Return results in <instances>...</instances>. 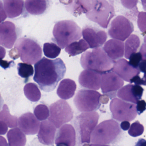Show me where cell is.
<instances>
[{"label":"cell","mask_w":146,"mask_h":146,"mask_svg":"<svg viewBox=\"0 0 146 146\" xmlns=\"http://www.w3.org/2000/svg\"><path fill=\"white\" fill-rule=\"evenodd\" d=\"M130 127V123L129 121H123L120 124V128L124 131L128 130Z\"/></svg>","instance_id":"cell-46"},{"label":"cell","mask_w":146,"mask_h":146,"mask_svg":"<svg viewBox=\"0 0 146 146\" xmlns=\"http://www.w3.org/2000/svg\"><path fill=\"white\" fill-rule=\"evenodd\" d=\"M17 69L19 75L22 78L28 79L34 74V67L28 63H19Z\"/></svg>","instance_id":"cell-32"},{"label":"cell","mask_w":146,"mask_h":146,"mask_svg":"<svg viewBox=\"0 0 146 146\" xmlns=\"http://www.w3.org/2000/svg\"><path fill=\"white\" fill-rule=\"evenodd\" d=\"M9 54L10 57L14 60L20 57V54L18 51L15 48H13L9 52Z\"/></svg>","instance_id":"cell-43"},{"label":"cell","mask_w":146,"mask_h":146,"mask_svg":"<svg viewBox=\"0 0 146 146\" xmlns=\"http://www.w3.org/2000/svg\"><path fill=\"white\" fill-rule=\"evenodd\" d=\"M142 5L144 11H146V0H141Z\"/></svg>","instance_id":"cell-50"},{"label":"cell","mask_w":146,"mask_h":146,"mask_svg":"<svg viewBox=\"0 0 146 146\" xmlns=\"http://www.w3.org/2000/svg\"><path fill=\"white\" fill-rule=\"evenodd\" d=\"M89 20L107 29L111 19L114 17L113 6L108 0H96L92 9L86 13Z\"/></svg>","instance_id":"cell-6"},{"label":"cell","mask_w":146,"mask_h":146,"mask_svg":"<svg viewBox=\"0 0 146 146\" xmlns=\"http://www.w3.org/2000/svg\"><path fill=\"white\" fill-rule=\"evenodd\" d=\"M0 119L4 121L10 128H15L18 125V118L10 113L7 105H4L0 113Z\"/></svg>","instance_id":"cell-30"},{"label":"cell","mask_w":146,"mask_h":146,"mask_svg":"<svg viewBox=\"0 0 146 146\" xmlns=\"http://www.w3.org/2000/svg\"><path fill=\"white\" fill-rule=\"evenodd\" d=\"M49 109L50 116L48 120L52 122L57 129L73 119V110L65 100H59L51 104Z\"/></svg>","instance_id":"cell-9"},{"label":"cell","mask_w":146,"mask_h":146,"mask_svg":"<svg viewBox=\"0 0 146 146\" xmlns=\"http://www.w3.org/2000/svg\"><path fill=\"white\" fill-rule=\"evenodd\" d=\"M76 135V131L72 125L69 124L63 125L57 131L55 144L58 146H75Z\"/></svg>","instance_id":"cell-16"},{"label":"cell","mask_w":146,"mask_h":146,"mask_svg":"<svg viewBox=\"0 0 146 146\" xmlns=\"http://www.w3.org/2000/svg\"><path fill=\"white\" fill-rule=\"evenodd\" d=\"M122 132L117 121L112 119L103 121L96 127L92 132L91 145H109L114 143Z\"/></svg>","instance_id":"cell-3"},{"label":"cell","mask_w":146,"mask_h":146,"mask_svg":"<svg viewBox=\"0 0 146 146\" xmlns=\"http://www.w3.org/2000/svg\"><path fill=\"white\" fill-rule=\"evenodd\" d=\"M144 43L142 45L140 49V52L142 56V59L146 60V35L143 39Z\"/></svg>","instance_id":"cell-41"},{"label":"cell","mask_w":146,"mask_h":146,"mask_svg":"<svg viewBox=\"0 0 146 146\" xmlns=\"http://www.w3.org/2000/svg\"><path fill=\"white\" fill-rule=\"evenodd\" d=\"M89 48L88 42L85 40L81 39L78 42H74L68 45L65 50L70 56H75L85 52Z\"/></svg>","instance_id":"cell-28"},{"label":"cell","mask_w":146,"mask_h":146,"mask_svg":"<svg viewBox=\"0 0 146 146\" xmlns=\"http://www.w3.org/2000/svg\"><path fill=\"white\" fill-rule=\"evenodd\" d=\"M6 140L5 138H4V137H2V136H1V145H0V146H8V144H7V142H5L6 141Z\"/></svg>","instance_id":"cell-49"},{"label":"cell","mask_w":146,"mask_h":146,"mask_svg":"<svg viewBox=\"0 0 146 146\" xmlns=\"http://www.w3.org/2000/svg\"><path fill=\"white\" fill-rule=\"evenodd\" d=\"M143 91L140 85L129 84L118 90L117 96L123 100L135 104L141 99Z\"/></svg>","instance_id":"cell-19"},{"label":"cell","mask_w":146,"mask_h":146,"mask_svg":"<svg viewBox=\"0 0 146 146\" xmlns=\"http://www.w3.org/2000/svg\"><path fill=\"white\" fill-rule=\"evenodd\" d=\"M4 7L8 18H15L23 13L24 2L23 0H4Z\"/></svg>","instance_id":"cell-23"},{"label":"cell","mask_w":146,"mask_h":146,"mask_svg":"<svg viewBox=\"0 0 146 146\" xmlns=\"http://www.w3.org/2000/svg\"><path fill=\"white\" fill-rule=\"evenodd\" d=\"M34 114L40 121L46 120L50 116V111L48 107L44 104L37 105L34 111Z\"/></svg>","instance_id":"cell-33"},{"label":"cell","mask_w":146,"mask_h":146,"mask_svg":"<svg viewBox=\"0 0 146 146\" xmlns=\"http://www.w3.org/2000/svg\"><path fill=\"white\" fill-rule=\"evenodd\" d=\"M138 68L140 70V72L146 73V60H142L139 63Z\"/></svg>","instance_id":"cell-44"},{"label":"cell","mask_w":146,"mask_h":146,"mask_svg":"<svg viewBox=\"0 0 146 146\" xmlns=\"http://www.w3.org/2000/svg\"><path fill=\"white\" fill-rule=\"evenodd\" d=\"M61 48L55 43L47 42L43 45V50L46 57L54 59L59 56L61 52Z\"/></svg>","instance_id":"cell-31"},{"label":"cell","mask_w":146,"mask_h":146,"mask_svg":"<svg viewBox=\"0 0 146 146\" xmlns=\"http://www.w3.org/2000/svg\"><path fill=\"white\" fill-rule=\"evenodd\" d=\"M134 31L133 24L123 16H118L112 21L108 35L114 39L124 41Z\"/></svg>","instance_id":"cell-11"},{"label":"cell","mask_w":146,"mask_h":146,"mask_svg":"<svg viewBox=\"0 0 146 146\" xmlns=\"http://www.w3.org/2000/svg\"><path fill=\"white\" fill-rule=\"evenodd\" d=\"M40 125L39 119L31 113H24L19 118V127L25 135L36 134L40 129Z\"/></svg>","instance_id":"cell-18"},{"label":"cell","mask_w":146,"mask_h":146,"mask_svg":"<svg viewBox=\"0 0 146 146\" xmlns=\"http://www.w3.org/2000/svg\"><path fill=\"white\" fill-rule=\"evenodd\" d=\"M114 62L100 47L94 48L91 52H85L80 59L84 69L93 70L102 74L111 70Z\"/></svg>","instance_id":"cell-2"},{"label":"cell","mask_w":146,"mask_h":146,"mask_svg":"<svg viewBox=\"0 0 146 146\" xmlns=\"http://www.w3.org/2000/svg\"><path fill=\"white\" fill-rule=\"evenodd\" d=\"M4 8L2 2L1 1V23H2V22L4 21L7 17L6 12Z\"/></svg>","instance_id":"cell-45"},{"label":"cell","mask_w":146,"mask_h":146,"mask_svg":"<svg viewBox=\"0 0 146 146\" xmlns=\"http://www.w3.org/2000/svg\"><path fill=\"white\" fill-rule=\"evenodd\" d=\"M103 49L108 55L115 61L123 56L125 46L123 41L117 39H111L106 42Z\"/></svg>","instance_id":"cell-21"},{"label":"cell","mask_w":146,"mask_h":146,"mask_svg":"<svg viewBox=\"0 0 146 146\" xmlns=\"http://www.w3.org/2000/svg\"><path fill=\"white\" fill-rule=\"evenodd\" d=\"M129 83L131 84L134 83L135 84H136V85L146 86V81L143 79V78H141L139 75H137L134 77L133 78H131Z\"/></svg>","instance_id":"cell-39"},{"label":"cell","mask_w":146,"mask_h":146,"mask_svg":"<svg viewBox=\"0 0 146 146\" xmlns=\"http://www.w3.org/2000/svg\"><path fill=\"white\" fill-rule=\"evenodd\" d=\"M17 38L15 24L6 21L0 25V44L6 48L11 49L14 46Z\"/></svg>","instance_id":"cell-13"},{"label":"cell","mask_w":146,"mask_h":146,"mask_svg":"<svg viewBox=\"0 0 146 146\" xmlns=\"http://www.w3.org/2000/svg\"><path fill=\"white\" fill-rule=\"evenodd\" d=\"M129 63L135 68H138L139 63L142 60V56L141 53L136 52L132 54L130 57Z\"/></svg>","instance_id":"cell-36"},{"label":"cell","mask_w":146,"mask_h":146,"mask_svg":"<svg viewBox=\"0 0 146 146\" xmlns=\"http://www.w3.org/2000/svg\"><path fill=\"white\" fill-rule=\"evenodd\" d=\"M101 96L100 93L93 90H81L76 94L73 101L80 112L94 111L100 106Z\"/></svg>","instance_id":"cell-8"},{"label":"cell","mask_w":146,"mask_h":146,"mask_svg":"<svg viewBox=\"0 0 146 146\" xmlns=\"http://www.w3.org/2000/svg\"><path fill=\"white\" fill-rule=\"evenodd\" d=\"M24 92L26 98L32 102H36L40 100L41 94L36 84L29 83L24 88Z\"/></svg>","instance_id":"cell-29"},{"label":"cell","mask_w":146,"mask_h":146,"mask_svg":"<svg viewBox=\"0 0 146 146\" xmlns=\"http://www.w3.org/2000/svg\"><path fill=\"white\" fill-rule=\"evenodd\" d=\"M137 114L141 115L146 109V102L144 100H139L137 103Z\"/></svg>","instance_id":"cell-38"},{"label":"cell","mask_w":146,"mask_h":146,"mask_svg":"<svg viewBox=\"0 0 146 146\" xmlns=\"http://www.w3.org/2000/svg\"><path fill=\"white\" fill-rule=\"evenodd\" d=\"M144 131L143 125L138 121H136L132 124L128 131L130 135L133 137H136L141 135Z\"/></svg>","instance_id":"cell-34"},{"label":"cell","mask_w":146,"mask_h":146,"mask_svg":"<svg viewBox=\"0 0 146 146\" xmlns=\"http://www.w3.org/2000/svg\"><path fill=\"white\" fill-rule=\"evenodd\" d=\"M15 65V62L13 60L8 61L7 60H1V66L5 70L11 68L12 66Z\"/></svg>","instance_id":"cell-40"},{"label":"cell","mask_w":146,"mask_h":146,"mask_svg":"<svg viewBox=\"0 0 146 146\" xmlns=\"http://www.w3.org/2000/svg\"><path fill=\"white\" fill-rule=\"evenodd\" d=\"M82 34L84 39L91 48L101 46L107 39V35L105 31L97 30L89 26H86L83 29Z\"/></svg>","instance_id":"cell-15"},{"label":"cell","mask_w":146,"mask_h":146,"mask_svg":"<svg viewBox=\"0 0 146 146\" xmlns=\"http://www.w3.org/2000/svg\"><path fill=\"white\" fill-rule=\"evenodd\" d=\"M8 125L4 121H0V134L5 135L8 130Z\"/></svg>","instance_id":"cell-42"},{"label":"cell","mask_w":146,"mask_h":146,"mask_svg":"<svg viewBox=\"0 0 146 146\" xmlns=\"http://www.w3.org/2000/svg\"><path fill=\"white\" fill-rule=\"evenodd\" d=\"M123 84V79L113 72H108L102 75V91L111 99L116 97L118 91Z\"/></svg>","instance_id":"cell-12"},{"label":"cell","mask_w":146,"mask_h":146,"mask_svg":"<svg viewBox=\"0 0 146 146\" xmlns=\"http://www.w3.org/2000/svg\"><path fill=\"white\" fill-rule=\"evenodd\" d=\"M96 0H69L66 8L75 17L87 13L92 9Z\"/></svg>","instance_id":"cell-22"},{"label":"cell","mask_w":146,"mask_h":146,"mask_svg":"<svg viewBox=\"0 0 146 146\" xmlns=\"http://www.w3.org/2000/svg\"><path fill=\"white\" fill-rule=\"evenodd\" d=\"M49 6V0H26L25 2L26 11L32 15L43 14Z\"/></svg>","instance_id":"cell-25"},{"label":"cell","mask_w":146,"mask_h":146,"mask_svg":"<svg viewBox=\"0 0 146 146\" xmlns=\"http://www.w3.org/2000/svg\"><path fill=\"white\" fill-rule=\"evenodd\" d=\"M76 88L75 81L69 78L64 79L59 84L57 94L61 99L69 100L74 96Z\"/></svg>","instance_id":"cell-24"},{"label":"cell","mask_w":146,"mask_h":146,"mask_svg":"<svg viewBox=\"0 0 146 146\" xmlns=\"http://www.w3.org/2000/svg\"><path fill=\"white\" fill-rule=\"evenodd\" d=\"M66 70L65 64L60 58L50 60L43 57L35 64L33 79L42 91L51 92L64 78Z\"/></svg>","instance_id":"cell-1"},{"label":"cell","mask_w":146,"mask_h":146,"mask_svg":"<svg viewBox=\"0 0 146 146\" xmlns=\"http://www.w3.org/2000/svg\"><path fill=\"white\" fill-rule=\"evenodd\" d=\"M18 51L21 60L25 63L35 64L41 58L42 50L33 39L22 37L17 41L15 47Z\"/></svg>","instance_id":"cell-7"},{"label":"cell","mask_w":146,"mask_h":146,"mask_svg":"<svg viewBox=\"0 0 146 146\" xmlns=\"http://www.w3.org/2000/svg\"><path fill=\"white\" fill-rule=\"evenodd\" d=\"M138 0H120L123 6L128 9H132L136 6Z\"/></svg>","instance_id":"cell-37"},{"label":"cell","mask_w":146,"mask_h":146,"mask_svg":"<svg viewBox=\"0 0 146 146\" xmlns=\"http://www.w3.org/2000/svg\"><path fill=\"white\" fill-rule=\"evenodd\" d=\"M99 113L96 112H84L76 117L74 125L76 132L78 145L89 144L91 135L98 124Z\"/></svg>","instance_id":"cell-4"},{"label":"cell","mask_w":146,"mask_h":146,"mask_svg":"<svg viewBox=\"0 0 146 146\" xmlns=\"http://www.w3.org/2000/svg\"><path fill=\"white\" fill-rule=\"evenodd\" d=\"M143 79H144L146 82V73H144V76H143Z\"/></svg>","instance_id":"cell-51"},{"label":"cell","mask_w":146,"mask_h":146,"mask_svg":"<svg viewBox=\"0 0 146 146\" xmlns=\"http://www.w3.org/2000/svg\"><path fill=\"white\" fill-rule=\"evenodd\" d=\"M56 127L51 121L44 120L41 123L37 137L40 143L53 146L56 132Z\"/></svg>","instance_id":"cell-20"},{"label":"cell","mask_w":146,"mask_h":146,"mask_svg":"<svg viewBox=\"0 0 146 146\" xmlns=\"http://www.w3.org/2000/svg\"><path fill=\"white\" fill-rule=\"evenodd\" d=\"M24 134L19 129V128L17 127H15L10 130L7 135L9 146H25L26 143V137Z\"/></svg>","instance_id":"cell-26"},{"label":"cell","mask_w":146,"mask_h":146,"mask_svg":"<svg viewBox=\"0 0 146 146\" xmlns=\"http://www.w3.org/2000/svg\"><path fill=\"white\" fill-rule=\"evenodd\" d=\"M110 109L113 118L118 121H132L137 115L135 104L114 98L110 102Z\"/></svg>","instance_id":"cell-10"},{"label":"cell","mask_w":146,"mask_h":146,"mask_svg":"<svg viewBox=\"0 0 146 146\" xmlns=\"http://www.w3.org/2000/svg\"><path fill=\"white\" fill-rule=\"evenodd\" d=\"M54 41L62 49L82 37L81 28L74 21L63 20L55 24L53 30Z\"/></svg>","instance_id":"cell-5"},{"label":"cell","mask_w":146,"mask_h":146,"mask_svg":"<svg viewBox=\"0 0 146 146\" xmlns=\"http://www.w3.org/2000/svg\"><path fill=\"white\" fill-rule=\"evenodd\" d=\"M137 25L143 36L146 35V12H141L138 15Z\"/></svg>","instance_id":"cell-35"},{"label":"cell","mask_w":146,"mask_h":146,"mask_svg":"<svg viewBox=\"0 0 146 146\" xmlns=\"http://www.w3.org/2000/svg\"><path fill=\"white\" fill-rule=\"evenodd\" d=\"M108 101H109V99L107 95L105 94L104 95H101L100 98V101L101 103L103 104H106L108 102Z\"/></svg>","instance_id":"cell-47"},{"label":"cell","mask_w":146,"mask_h":146,"mask_svg":"<svg viewBox=\"0 0 146 146\" xmlns=\"http://www.w3.org/2000/svg\"><path fill=\"white\" fill-rule=\"evenodd\" d=\"M102 75L100 72L93 70H85L80 73L78 82L83 88L98 90L100 88Z\"/></svg>","instance_id":"cell-17"},{"label":"cell","mask_w":146,"mask_h":146,"mask_svg":"<svg viewBox=\"0 0 146 146\" xmlns=\"http://www.w3.org/2000/svg\"><path fill=\"white\" fill-rule=\"evenodd\" d=\"M112 71L118 75L123 80L130 82L131 79L140 73L138 68L132 66L125 59H119L114 62Z\"/></svg>","instance_id":"cell-14"},{"label":"cell","mask_w":146,"mask_h":146,"mask_svg":"<svg viewBox=\"0 0 146 146\" xmlns=\"http://www.w3.org/2000/svg\"><path fill=\"white\" fill-rule=\"evenodd\" d=\"M140 44L141 41L137 35H132L130 36L125 44V57L129 59L131 54L137 52Z\"/></svg>","instance_id":"cell-27"},{"label":"cell","mask_w":146,"mask_h":146,"mask_svg":"<svg viewBox=\"0 0 146 146\" xmlns=\"http://www.w3.org/2000/svg\"><path fill=\"white\" fill-rule=\"evenodd\" d=\"M0 48H1V59H2L5 58V49L4 48L2 47V46H1Z\"/></svg>","instance_id":"cell-48"}]
</instances>
